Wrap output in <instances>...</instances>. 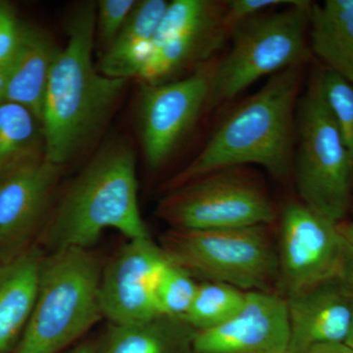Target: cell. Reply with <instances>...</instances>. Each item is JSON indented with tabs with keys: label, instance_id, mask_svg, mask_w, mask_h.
<instances>
[{
	"label": "cell",
	"instance_id": "cell-25",
	"mask_svg": "<svg viewBox=\"0 0 353 353\" xmlns=\"http://www.w3.org/2000/svg\"><path fill=\"white\" fill-rule=\"evenodd\" d=\"M323 94L353 158V85L329 70L320 72Z\"/></svg>",
	"mask_w": 353,
	"mask_h": 353
},
{
	"label": "cell",
	"instance_id": "cell-1",
	"mask_svg": "<svg viewBox=\"0 0 353 353\" xmlns=\"http://www.w3.org/2000/svg\"><path fill=\"white\" fill-rule=\"evenodd\" d=\"M97 6L77 7L67 22V43L51 69L41 126L46 158L63 167L109 118L127 81L103 75L92 60Z\"/></svg>",
	"mask_w": 353,
	"mask_h": 353
},
{
	"label": "cell",
	"instance_id": "cell-16",
	"mask_svg": "<svg viewBox=\"0 0 353 353\" xmlns=\"http://www.w3.org/2000/svg\"><path fill=\"white\" fill-rule=\"evenodd\" d=\"M58 51L43 32L22 25L19 46L6 68L4 101L29 109L41 124L46 88Z\"/></svg>",
	"mask_w": 353,
	"mask_h": 353
},
{
	"label": "cell",
	"instance_id": "cell-18",
	"mask_svg": "<svg viewBox=\"0 0 353 353\" xmlns=\"http://www.w3.org/2000/svg\"><path fill=\"white\" fill-rule=\"evenodd\" d=\"M309 43L325 69L353 85V0L312 4Z\"/></svg>",
	"mask_w": 353,
	"mask_h": 353
},
{
	"label": "cell",
	"instance_id": "cell-19",
	"mask_svg": "<svg viewBox=\"0 0 353 353\" xmlns=\"http://www.w3.org/2000/svg\"><path fill=\"white\" fill-rule=\"evenodd\" d=\"M196 334L182 318L167 315L139 324H111L95 353H192Z\"/></svg>",
	"mask_w": 353,
	"mask_h": 353
},
{
	"label": "cell",
	"instance_id": "cell-24",
	"mask_svg": "<svg viewBox=\"0 0 353 353\" xmlns=\"http://www.w3.org/2000/svg\"><path fill=\"white\" fill-rule=\"evenodd\" d=\"M197 287L199 284L190 273L169 262L157 287V303L162 314L183 319L192 305Z\"/></svg>",
	"mask_w": 353,
	"mask_h": 353
},
{
	"label": "cell",
	"instance_id": "cell-12",
	"mask_svg": "<svg viewBox=\"0 0 353 353\" xmlns=\"http://www.w3.org/2000/svg\"><path fill=\"white\" fill-rule=\"evenodd\" d=\"M61 170L44 157L0 178V257L37 245Z\"/></svg>",
	"mask_w": 353,
	"mask_h": 353
},
{
	"label": "cell",
	"instance_id": "cell-31",
	"mask_svg": "<svg viewBox=\"0 0 353 353\" xmlns=\"http://www.w3.org/2000/svg\"><path fill=\"white\" fill-rule=\"evenodd\" d=\"M338 228L343 238L350 245H353V221L352 222L338 223Z\"/></svg>",
	"mask_w": 353,
	"mask_h": 353
},
{
	"label": "cell",
	"instance_id": "cell-4",
	"mask_svg": "<svg viewBox=\"0 0 353 353\" xmlns=\"http://www.w3.org/2000/svg\"><path fill=\"white\" fill-rule=\"evenodd\" d=\"M101 260L90 250L44 254L38 292L17 353H58L97 324L102 314Z\"/></svg>",
	"mask_w": 353,
	"mask_h": 353
},
{
	"label": "cell",
	"instance_id": "cell-28",
	"mask_svg": "<svg viewBox=\"0 0 353 353\" xmlns=\"http://www.w3.org/2000/svg\"><path fill=\"white\" fill-rule=\"evenodd\" d=\"M19 21L16 18L12 7L0 2V69H6L19 46L21 39Z\"/></svg>",
	"mask_w": 353,
	"mask_h": 353
},
{
	"label": "cell",
	"instance_id": "cell-17",
	"mask_svg": "<svg viewBox=\"0 0 353 353\" xmlns=\"http://www.w3.org/2000/svg\"><path fill=\"white\" fill-rule=\"evenodd\" d=\"M168 3L166 0L137 1L124 27L104 51L99 68L103 75L126 81L138 78L152 54L153 39Z\"/></svg>",
	"mask_w": 353,
	"mask_h": 353
},
{
	"label": "cell",
	"instance_id": "cell-23",
	"mask_svg": "<svg viewBox=\"0 0 353 353\" xmlns=\"http://www.w3.org/2000/svg\"><path fill=\"white\" fill-rule=\"evenodd\" d=\"M246 292L222 283L199 284L187 314L183 318L196 332L208 331L229 321L243 307Z\"/></svg>",
	"mask_w": 353,
	"mask_h": 353
},
{
	"label": "cell",
	"instance_id": "cell-33",
	"mask_svg": "<svg viewBox=\"0 0 353 353\" xmlns=\"http://www.w3.org/2000/svg\"><path fill=\"white\" fill-rule=\"evenodd\" d=\"M6 69H0V104L4 101V88H6Z\"/></svg>",
	"mask_w": 353,
	"mask_h": 353
},
{
	"label": "cell",
	"instance_id": "cell-29",
	"mask_svg": "<svg viewBox=\"0 0 353 353\" xmlns=\"http://www.w3.org/2000/svg\"><path fill=\"white\" fill-rule=\"evenodd\" d=\"M336 280L353 297V245H350L345 240L343 243V256Z\"/></svg>",
	"mask_w": 353,
	"mask_h": 353
},
{
	"label": "cell",
	"instance_id": "cell-26",
	"mask_svg": "<svg viewBox=\"0 0 353 353\" xmlns=\"http://www.w3.org/2000/svg\"><path fill=\"white\" fill-rule=\"evenodd\" d=\"M136 3V0H101L95 4L97 36H99L105 50L124 27Z\"/></svg>",
	"mask_w": 353,
	"mask_h": 353
},
{
	"label": "cell",
	"instance_id": "cell-15",
	"mask_svg": "<svg viewBox=\"0 0 353 353\" xmlns=\"http://www.w3.org/2000/svg\"><path fill=\"white\" fill-rule=\"evenodd\" d=\"M46 253L39 245L0 257V353L21 339L34 308Z\"/></svg>",
	"mask_w": 353,
	"mask_h": 353
},
{
	"label": "cell",
	"instance_id": "cell-13",
	"mask_svg": "<svg viewBox=\"0 0 353 353\" xmlns=\"http://www.w3.org/2000/svg\"><path fill=\"white\" fill-rule=\"evenodd\" d=\"M287 299L281 292H246L245 303L229 321L196 332L192 353H290Z\"/></svg>",
	"mask_w": 353,
	"mask_h": 353
},
{
	"label": "cell",
	"instance_id": "cell-30",
	"mask_svg": "<svg viewBox=\"0 0 353 353\" xmlns=\"http://www.w3.org/2000/svg\"><path fill=\"white\" fill-rule=\"evenodd\" d=\"M307 353H353V348L345 343H322L315 345Z\"/></svg>",
	"mask_w": 353,
	"mask_h": 353
},
{
	"label": "cell",
	"instance_id": "cell-2",
	"mask_svg": "<svg viewBox=\"0 0 353 353\" xmlns=\"http://www.w3.org/2000/svg\"><path fill=\"white\" fill-rule=\"evenodd\" d=\"M299 66L279 72L222 121L190 163L167 185L169 190L213 172L254 164L284 178L294 159Z\"/></svg>",
	"mask_w": 353,
	"mask_h": 353
},
{
	"label": "cell",
	"instance_id": "cell-11",
	"mask_svg": "<svg viewBox=\"0 0 353 353\" xmlns=\"http://www.w3.org/2000/svg\"><path fill=\"white\" fill-rule=\"evenodd\" d=\"M169 262L150 236L128 240L102 268L99 301L103 318L113 325H132L163 315L157 287Z\"/></svg>",
	"mask_w": 353,
	"mask_h": 353
},
{
	"label": "cell",
	"instance_id": "cell-7",
	"mask_svg": "<svg viewBox=\"0 0 353 353\" xmlns=\"http://www.w3.org/2000/svg\"><path fill=\"white\" fill-rule=\"evenodd\" d=\"M312 3H296L260 14L236 28L231 48L216 62L208 106L232 101L259 79L299 66L307 54Z\"/></svg>",
	"mask_w": 353,
	"mask_h": 353
},
{
	"label": "cell",
	"instance_id": "cell-14",
	"mask_svg": "<svg viewBox=\"0 0 353 353\" xmlns=\"http://www.w3.org/2000/svg\"><path fill=\"white\" fill-rule=\"evenodd\" d=\"M285 297L290 353H307L322 343L347 341L353 327V297L336 279Z\"/></svg>",
	"mask_w": 353,
	"mask_h": 353
},
{
	"label": "cell",
	"instance_id": "cell-6",
	"mask_svg": "<svg viewBox=\"0 0 353 353\" xmlns=\"http://www.w3.org/2000/svg\"><path fill=\"white\" fill-rule=\"evenodd\" d=\"M292 166L304 205L341 222L352 201L353 158L323 94L320 73L301 97Z\"/></svg>",
	"mask_w": 353,
	"mask_h": 353
},
{
	"label": "cell",
	"instance_id": "cell-32",
	"mask_svg": "<svg viewBox=\"0 0 353 353\" xmlns=\"http://www.w3.org/2000/svg\"><path fill=\"white\" fill-rule=\"evenodd\" d=\"M97 352V345L94 343H82L67 353H95Z\"/></svg>",
	"mask_w": 353,
	"mask_h": 353
},
{
	"label": "cell",
	"instance_id": "cell-3",
	"mask_svg": "<svg viewBox=\"0 0 353 353\" xmlns=\"http://www.w3.org/2000/svg\"><path fill=\"white\" fill-rule=\"evenodd\" d=\"M136 155L124 143L103 146L53 204L37 245L48 252L90 250L108 229L128 240L150 236L139 209Z\"/></svg>",
	"mask_w": 353,
	"mask_h": 353
},
{
	"label": "cell",
	"instance_id": "cell-9",
	"mask_svg": "<svg viewBox=\"0 0 353 353\" xmlns=\"http://www.w3.org/2000/svg\"><path fill=\"white\" fill-rule=\"evenodd\" d=\"M343 240L338 223L290 201L281 214L279 287L284 296L338 277Z\"/></svg>",
	"mask_w": 353,
	"mask_h": 353
},
{
	"label": "cell",
	"instance_id": "cell-27",
	"mask_svg": "<svg viewBox=\"0 0 353 353\" xmlns=\"http://www.w3.org/2000/svg\"><path fill=\"white\" fill-rule=\"evenodd\" d=\"M297 0H231L225 1L222 26L227 36H231L236 27L255 16L276 6H287Z\"/></svg>",
	"mask_w": 353,
	"mask_h": 353
},
{
	"label": "cell",
	"instance_id": "cell-34",
	"mask_svg": "<svg viewBox=\"0 0 353 353\" xmlns=\"http://www.w3.org/2000/svg\"><path fill=\"white\" fill-rule=\"evenodd\" d=\"M345 343H347V345H350V347L353 348V327Z\"/></svg>",
	"mask_w": 353,
	"mask_h": 353
},
{
	"label": "cell",
	"instance_id": "cell-22",
	"mask_svg": "<svg viewBox=\"0 0 353 353\" xmlns=\"http://www.w3.org/2000/svg\"><path fill=\"white\" fill-rule=\"evenodd\" d=\"M225 2L210 0H174L162 16L152 43L157 46L183 34H194L222 25Z\"/></svg>",
	"mask_w": 353,
	"mask_h": 353
},
{
	"label": "cell",
	"instance_id": "cell-8",
	"mask_svg": "<svg viewBox=\"0 0 353 353\" xmlns=\"http://www.w3.org/2000/svg\"><path fill=\"white\" fill-rule=\"evenodd\" d=\"M157 215L183 230L270 226L277 217L263 185L243 167L213 172L171 190L158 203Z\"/></svg>",
	"mask_w": 353,
	"mask_h": 353
},
{
	"label": "cell",
	"instance_id": "cell-10",
	"mask_svg": "<svg viewBox=\"0 0 353 353\" xmlns=\"http://www.w3.org/2000/svg\"><path fill=\"white\" fill-rule=\"evenodd\" d=\"M216 62H205L179 81L145 85L139 101V134L146 162L158 168L208 106Z\"/></svg>",
	"mask_w": 353,
	"mask_h": 353
},
{
	"label": "cell",
	"instance_id": "cell-20",
	"mask_svg": "<svg viewBox=\"0 0 353 353\" xmlns=\"http://www.w3.org/2000/svg\"><path fill=\"white\" fill-rule=\"evenodd\" d=\"M46 157L43 126L24 106L0 104V178Z\"/></svg>",
	"mask_w": 353,
	"mask_h": 353
},
{
	"label": "cell",
	"instance_id": "cell-21",
	"mask_svg": "<svg viewBox=\"0 0 353 353\" xmlns=\"http://www.w3.org/2000/svg\"><path fill=\"white\" fill-rule=\"evenodd\" d=\"M226 32L220 25L213 29L183 34L153 50L139 72L138 79L145 85L164 83L172 74L197 59H205L219 48Z\"/></svg>",
	"mask_w": 353,
	"mask_h": 353
},
{
	"label": "cell",
	"instance_id": "cell-5",
	"mask_svg": "<svg viewBox=\"0 0 353 353\" xmlns=\"http://www.w3.org/2000/svg\"><path fill=\"white\" fill-rule=\"evenodd\" d=\"M160 246L172 263L194 279L243 292H269L279 284L278 246L270 226L218 230L170 228Z\"/></svg>",
	"mask_w": 353,
	"mask_h": 353
}]
</instances>
